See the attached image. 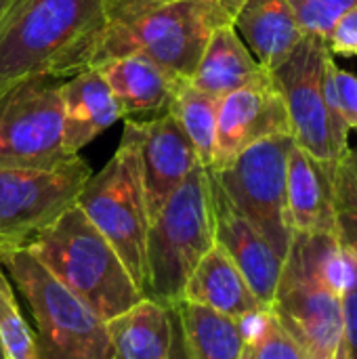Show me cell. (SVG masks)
<instances>
[{"label":"cell","instance_id":"19","mask_svg":"<svg viewBox=\"0 0 357 359\" xmlns=\"http://www.w3.org/2000/svg\"><path fill=\"white\" fill-rule=\"evenodd\" d=\"M183 299L234 320H242L267 309L259 303L236 263L217 242L189 276Z\"/></svg>","mask_w":357,"mask_h":359},{"label":"cell","instance_id":"31","mask_svg":"<svg viewBox=\"0 0 357 359\" xmlns=\"http://www.w3.org/2000/svg\"><path fill=\"white\" fill-rule=\"evenodd\" d=\"M337 236L357 257V212H339Z\"/></svg>","mask_w":357,"mask_h":359},{"label":"cell","instance_id":"18","mask_svg":"<svg viewBox=\"0 0 357 359\" xmlns=\"http://www.w3.org/2000/svg\"><path fill=\"white\" fill-rule=\"evenodd\" d=\"M255 59L274 74L305 38L288 0H246L231 19Z\"/></svg>","mask_w":357,"mask_h":359},{"label":"cell","instance_id":"1","mask_svg":"<svg viewBox=\"0 0 357 359\" xmlns=\"http://www.w3.org/2000/svg\"><path fill=\"white\" fill-rule=\"evenodd\" d=\"M105 27V0H21L0 27V95L29 78L88 69Z\"/></svg>","mask_w":357,"mask_h":359},{"label":"cell","instance_id":"6","mask_svg":"<svg viewBox=\"0 0 357 359\" xmlns=\"http://www.w3.org/2000/svg\"><path fill=\"white\" fill-rule=\"evenodd\" d=\"M208 170L198 164L149 221L147 297L173 307L202 257L215 246Z\"/></svg>","mask_w":357,"mask_h":359},{"label":"cell","instance_id":"22","mask_svg":"<svg viewBox=\"0 0 357 359\" xmlns=\"http://www.w3.org/2000/svg\"><path fill=\"white\" fill-rule=\"evenodd\" d=\"M191 359H240L246 341L238 320L181 299L173 305Z\"/></svg>","mask_w":357,"mask_h":359},{"label":"cell","instance_id":"3","mask_svg":"<svg viewBox=\"0 0 357 359\" xmlns=\"http://www.w3.org/2000/svg\"><path fill=\"white\" fill-rule=\"evenodd\" d=\"M341 240L337 233L292 236L274 305L305 359H335L343 345L339 297Z\"/></svg>","mask_w":357,"mask_h":359},{"label":"cell","instance_id":"17","mask_svg":"<svg viewBox=\"0 0 357 359\" xmlns=\"http://www.w3.org/2000/svg\"><path fill=\"white\" fill-rule=\"evenodd\" d=\"M63 147L69 156L88 145L122 118L120 107L97 67H88L61 82Z\"/></svg>","mask_w":357,"mask_h":359},{"label":"cell","instance_id":"10","mask_svg":"<svg viewBox=\"0 0 357 359\" xmlns=\"http://www.w3.org/2000/svg\"><path fill=\"white\" fill-rule=\"evenodd\" d=\"M61 82L38 76L0 95V168H55L78 158L63 147Z\"/></svg>","mask_w":357,"mask_h":359},{"label":"cell","instance_id":"28","mask_svg":"<svg viewBox=\"0 0 357 359\" xmlns=\"http://www.w3.org/2000/svg\"><path fill=\"white\" fill-rule=\"evenodd\" d=\"M255 359H305L295 337L282 326L271 309L265 311L261 330L248 343Z\"/></svg>","mask_w":357,"mask_h":359},{"label":"cell","instance_id":"36","mask_svg":"<svg viewBox=\"0 0 357 359\" xmlns=\"http://www.w3.org/2000/svg\"><path fill=\"white\" fill-rule=\"evenodd\" d=\"M105 2L109 4V2H116V0H105ZM147 2H170V0H147Z\"/></svg>","mask_w":357,"mask_h":359},{"label":"cell","instance_id":"11","mask_svg":"<svg viewBox=\"0 0 357 359\" xmlns=\"http://www.w3.org/2000/svg\"><path fill=\"white\" fill-rule=\"evenodd\" d=\"M88 179L90 166L80 156L55 168H0V255L27 248L76 204Z\"/></svg>","mask_w":357,"mask_h":359},{"label":"cell","instance_id":"13","mask_svg":"<svg viewBox=\"0 0 357 359\" xmlns=\"http://www.w3.org/2000/svg\"><path fill=\"white\" fill-rule=\"evenodd\" d=\"M208 181L215 212V240L236 263L259 303L269 309L276 299L284 261L269 246V242L252 227V223L238 212V208L229 202L210 170Z\"/></svg>","mask_w":357,"mask_h":359},{"label":"cell","instance_id":"24","mask_svg":"<svg viewBox=\"0 0 357 359\" xmlns=\"http://www.w3.org/2000/svg\"><path fill=\"white\" fill-rule=\"evenodd\" d=\"M0 349L4 359H38L36 339L21 316L11 278L0 265Z\"/></svg>","mask_w":357,"mask_h":359},{"label":"cell","instance_id":"34","mask_svg":"<svg viewBox=\"0 0 357 359\" xmlns=\"http://www.w3.org/2000/svg\"><path fill=\"white\" fill-rule=\"evenodd\" d=\"M215 4H219L231 19H234V15L238 13V8L246 2V0H213Z\"/></svg>","mask_w":357,"mask_h":359},{"label":"cell","instance_id":"25","mask_svg":"<svg viewBox=\"0 0 357 359\" xmlns=\"http://www.w3.org/2000/svg\"><path fill=\"white\" fill-rule=\"evenodd\" d=\"M324 97L341 124L349 130H357V76L341 69L332 55L324 69Z\"/></svg>","mask_w":357,"mask_h":359},{"label":"cell","instance_id":"9","mask_svg":"<svg viewBox=\"0 0 357 359\" xmlns=\"http://www.w3.org/2000/svg\"><path fill=\"white\" fill-rule=\"evenodd\" d=\"M292 135L263 139L221 170H210L229 202L284 261L292 242L286 210V168Z\"/></svg>","mask_w":357,"mask_h":359},{"label":"cell","instance_id":"29","mask_svg":"<svg viewBox=\"0 0 357 359\" xmlns=\"http://www.w3.org/2000/svg\"><path fill=\"white\" fill-rule=\"evenodd\" d=\"M332 196L337 212H357V147L335 164Z\"/></svg>","mask_w":357,"mask_h":359},{"label":"cell","instance_id":"8","mask_svg":"<svg viewBox=\"0 0 357 359\" xmlns=\"http://www.w3.org/2000/svg\"><path fill=\"white\" fill-rule=\"evenodd\" d=\"M328 57L324 38L305 36L271 78L284 99L295 143L318 162L335 166L351 149V130L330 111L324 97Z\"/></svg>","mask_w":357,"mask_h":359},{"label":"cell","instance_id":"14","mask_svg":"<svg viewBox=\"0 0 357 359\" xmlns=\"http://www.w3.org/2000/svg\"><path fill=\"white\" fill-rule=\"evenodd\" d=\"M137 126L143 191L151 221L200 162L191 141L170 111L151 120H137Z\"/></svg>","mask_w":357,"mask_h":359},{"label":"cell","instance_id":"33","mask_svg":"<svg viewBox=\"0 0 357 359\" xmlns=\"http://www.w3.org/2000/svg\"><path fill=\"white\" fill-rule=\"evenodd\" d=\"M21 0H0V27L8 21V17L13 15V11L17 8Z\"/></svg>","mask_w":357,"mask_h":359},{"label":"cell","instance_id":"32","mask_svg":"<svg viewBox=\"0 0 357 359\" xmlns=\"http://www.w3.org/2000/svg\"><path fill=\"white\" fill-rule=\"evenodd\" d=\"M175 309V307H173ZM168 359H191L187 353V347H185V339H183V332H181V326H179V318H177V311H175V328H173V345H170V353Z\"/></svg>","mask_w":357,"mask_h":359},{"label":"cell","instance_id":"37","mask_svg":"<svg viewBox=\"0 0 357 359\" xmlns=\"http://www.w3.org/2000/svg\"><path fill=\"white\" fill-rule=\"evenodd\" d=\"M0 359H4V355H2V349H0Z\"/></svg>","mask_w":357,"mask_h":359},{"label":"cell","instance_id":"4","mask_svg":"<svg viewBox=\"0 0 357 359\" xmlns=\"http://www.w3.org/2000/svg\"><path fill=\"white\" fill-rule=\"evenodd\" d=\"M27 250L105 322L143 299L118 252L78 204L42 229Z\"/></svg>","mask_w":357,"mask_h":359},{"label":"cell","instance_id":"26","mask_svg":"<svg viewBox=\"0 0 357 359\" xmlns=\"http://www.w3.org/2000/svg\"><path fill=\"white\" fill-rule=\"evenodd\" d=\"M341 269H339V297L343 311V343L347 358L357 359V257L341 242Z\"/></svg>","mask_w":357,"mask_h":359},{"label":"cell","instance_id":"7","mask_svg":"<svg viewBox=\"0 0 357 359\" xmlns=\"http://www.w3.org/2000/svg\"><path fill=\"white\" fill-rule=\"evenodd\" d=\"M38 326V359H114L107 324L27 248L0 255Z\"/></svg>","mask_w":357,"mask_h":359},{"label":"cell","instance_id":"16","mask_svg":"<svg viewBox=\"0 0 357 359\" xmlns=\"http://www.w3.org/2000/svg\"><path fill=\"white\" fill-rule=\"evenodd\" d=\"M105 78L122 118L139 114H164L185 82L145 55H126L97 67Z\"/></svg>","mask_w":357,"mask_h":359},{"label":"cell","instance_id":"12","mask_svg":"<svg viewBox=\"0 0 357 359\" xmlns=\"http://www.w3.org/2000/svg\"><path fill=\"white\" fill-rule=\"evenodd\" d=\"M278 135H292V128L274 78L242 86L221 97L215 156L208 170L225 168L250 145Z\"/></svg>","mask_w":357,"mask_h":359},{"label":"cell","instance_id":"2","mask_svg":"<svg viewBox=\"0 0 357 359\" xmlns=\"http://www.w3.org/2000/svg\"><path fill=\"white\" fill-rule=\"evenodd\" d=\"M231 17L213 0H118L107 4V27L90 67L126 55H145L189 80L213 32Z\"/></svg>","mask_w":357,"mask_h":359},{"label":"cell","instance_id":"20","mask_svg":"<svg viewBox=\"0 0 357 359\" xmlns=\"http://www.w3.org/2000/svg\"><path fill=\"white\" fill-rule=\"evenodd\" d=\"M267 78H271V74L255 59L234 23H223L213 32L189 82L221 99L242 86Z\"/></svg>","mask_w":357,"mask_h":359},{"label":"cell","instance_id":"5","mask_svg":"<svg viewBox=\"0 0 357 359\" xmlns=\"http://www.w3.org/2000/svg\"><path fill=\"white\" fill-rule=\"evenodd\" d=\"M76 204L112 244L137 288L147 297L149 212L141 177L137 120L126 118L118 149L101 172L90 175Z\"/></svg>","mask_w":357,"mask_h":359},{"label":"cell","instance_id":"21","mask_svg":"<svg viewBox=\"0 0 357 359\" xmlns=\"http://www.w3.org/2000/svg\"><path fill=\"white\" fill-rule=\"evenodd\" d=\"M105 324L114 359H168L175 328L173 307L143 297Z\"/></svg>","mask_w":357,"mask_h":359},{"label":"cell","instance_id":"27","mask_svg":"<svg viewBox=\"0 0 357 359\" xmlns=\"http://www.w3.org/2000/svg\"><path fill=\"white\" fill-rule=\"evenodd\" d=\"M288 4L305 36L326 38L335 21L357 0H288Z\"/></svg>","mask_w":357,"mask_h":359},{"label":"cell","instance_id":"30","mask_svg":"<svg viewBox=\"0 0 357 359\" xmlns=\"http://www.w3.org/2000/svg\"><path fill=\"white\" fill-rule=\"evenodd\" d=\"M324 42L332 57H357V4L335 21Z\"/></svg>","mask_w":357,"mask_h":359},{"label":"cell","instance_id":"15","mask_svg":"<svg viewBox=\"0 0 357 359\" xmlns=\"http://www.w3.org/2000/svg\"><path fill=\"white\" fill-rule=\"evenodd\" d=\"M332 168L318 162L297 143L286 168V210L292 236L337 233V206L332 196Z\"/></svg>","mask_w":357,"mask_h":359},{"label":"cell","instance_id":"23","mask_svg":"<svg viewBox=\"0 0 357 359\" xmlns=\"http://www.w3.org/2000/svg\"><path fill=\"white\" fill-rule=\"evenodd\" d=\"M221 99L196 88L185 80L175 93L168 111L177 118L183 133L191 141L198 162L204 168H210L215 156V135H217V114Z\"/></svg>","mask_w":357,"mask_h":359},{"label":"cell","instance_id":"35","mask_svg":"<svg viewBox=\"0 0 357 359\" xmlns=\"http://www.w3.org/2000/svg\"><path fill=\"white\" fill-rule=\"evenodd\" d=\"M240 359H255V355H252V347H250V345H246V347H244V351H242Z\"/></svg>","mask_w":357,"mask_h":359}]
</instances>
